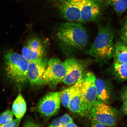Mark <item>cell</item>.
Returning a JSON list of instances; mask_svg holds the SVG:
<instances>
[{
    "label": "cell",
    "mask_w": 127,
    "mask_h": 127,
    "mask_svg": "<svg viewBox=\"0 0 127 127\" xmlns=\"http://www.w3.org/2000/svg\"><path fill=\"white\" fill-rule=\"evenodd\" d=\"M57 36L63 45L74 50L83 49L88 42V35L85 29L77 23L67 22L60 24Z\"/></svg>",
    "instance_id": "6da1fadb"
},
{
    "label": "cell",
    "mask_w": 127,
    "mask_h": 127,
    "mask_svg": "<svg viewBox=\"0 0 127 127\" xmlns=\"http://www.w3.org/2000/svg\"><path fill=\"white\" fill-rule=\"evenodd\" d=\"M4 59L5 72L8 78L19 85L28 82L29 61L23 55L8 51L4 54Z\"/></svg>",
    "instance_id": "7a4b0ae2"
},
{
    "label": "cell",
    "mask_w": 127,
    "mask_h": 127,
    "mask_svg": "<svg viewBox=\"0 0 127 127\" xmlns=\"http://www.w3.org/2000/svg\"><path fill=\"white\" fill-rule=\"evenodd\" d=\"M114 39L113 31L110 27H100L94 42L87 52V54L94 57L97 61L110 59L115 48Z\"/></svg>",
    "instance_id": "3957f363"
},
{
    "label": "cell",
    "mask_w": 127,
    "mask_h": 127,
    "mask_svg": "<svg viewBox=\"0 0 127 127\" xmlns=\"http://www.w3.org/2000/svg\"><path fill=\"white\" fill-rule=\"evenodd\" d=\"M66 73V68L64 62L59 59L52 58L48 62L39 85H48L55 86L62 82Z\"/></svg>",
    "instance_id": "277c9868"
},
{
    "label": "cell",
    "mask_w": 127,
    "mask_h": 127,
    "mask_svg": "<svg viewBox=\"0 0 127 127\" xmlns=\"http://www.w3.org/2000/svg\"><path fill=\"white\" fill-rule=\"evenodd\" d=\"M96 77L90 71L83 75V106L82 116L90 117L92 107L97 100V93L95 81Z\"/></svg>",
    "instance_id": "5b68a950"
},
{
    "label": "cell",
    "mask_w": 127,
    "mask_h": 127,
    "mask_svg": "<svg viewBox=\"0 0 127 127\" xmlns=\"http://www.w3.org/2000/svg\"><path fill=\"white\" fill-rule=\"evenodd\" d=\"M118 113L117 109L99 100L94 104L89 117L107 127L117 125Z\"/></svg>",
    "instance_id": "8992f818"
},
{
    "label": "cell",
    "mask_w": 127,
    "mask_h": 127,
    "mask_svg": "<svg viewBox=\"0 0 127 127\" xmlns=\"http://www.w3.org/2000/svg\"><path fill=\"white\" fill-rule=\"evenodd\" d=\"M62 91L49 93L41 99L35 107L36 111L45 120L58 113L60 106Z\"/></svg>",
    "instance_id": "52a82bcc"
},
{
    "label": "cell",
    "mask_w": 127,
    "mask_h": 127,
    "mask_svg": "<svg viewBox=\"0 0 127 127\" xmlns=\"http://www.w3.org/2000/svg\"><path fill=\"white\" fill-rule=\"evenodd\" d=\"M66 73L62 82L68 85H74L83 75L86 67L85 63L75 58L68 59L64 62Z\"/></svg>",
    "instance_id": "ba28073f"
},
{
    "label": "cell",
    "mask_w": 127,
    "mask_h": 127,
    "mask_svg": "<svg viewBox=\"0 0 127 127\" xmlns=\"http://www.w3.org/2000/svg\"><path fill=\"white\" fill-rule=\"evenodd\" d=\"M80 11V22L93 21L99 15L103 0H77Z\"/></svg>",
    "instance_id": "9c48e42d"
},
{
    "label": "cell",
    "mask_w": 127,
    "mask_h": 127,
    "mask_svg": "<svg viewBox=\"0 0 127 127\" xmlns=\"http://www.w3.org/2000/svg\"><path fill=\"white\" fill-rule=\"evenodd\" d=\"M83 75L71 87L70 96L68 108L73 113L82 115L83 106Z\"/></svg>",
    "instance_id": "30bf717a"
},
{
    "label": "cell",
    "mask_w": 127,
    "mask_h": 127,
    "mask_svg": "<svg viewBox=\"0 0 127 127\" xmlns=\"http://www.w3.org/2000/svg\"><path fill=\"white\" fill-rule=\"evenodd\" d=\"M48 61L44 58L29 61L28 77V82L31 85H39Z\"/></svg>",
    "instance_id": "8fae6325"
},
{
    "label": "cell",
    "mask_w": 127,
    "mask_h": 127,
    "mask_svg": "<svg viewBox=\"0 0 127 127\" xmlns=\"http://www.w3.org/2000/svg\"><path fill=\"white\" fill-rule=\"evenodd\" d=\"M22 53L29 61H34L44 58L45 48L39 39L34 38L28 41L22 49Z\"/></svg>",
    "instance_id": "7c38bea8"
},
{
    "label": "cell",
    "mask_w": 127,
    "mask_h": 127,
    "mask_svg": "<svg viewBox=\"0 0 127 127\" xmlns=\"http://www.w3.org/2000/svg\"><path fill=\"white\" fill-rule=\"evenodd\" d=\"M60 12L68 22H80V11L77 0H67L62 3Z\"/></svg>",
    "instance_id": "4fadbf2b"
},
{
    "label": "cell",
    "mask_w": 127,
    "mask_h": 127,
    "mask_svg": "<svg viewBox=\"0 0 127 127\" xmlns=\"http://www.w3.org/2000/svg\"><path fill=\"white\" fill-rule=\"evenodd\" d=\"M97 99L109 104L112 97V92L110 86L105 81L100 79H96L95 81Z\"/></svg>",
    "instance_id": "5bb4252c"
},
{
    "label": "cell",
    "mask_w": 127,
    "mask_h": 127,
    "mask_svg": "<svg viewBox=\"0 0 127 127\" xmlns=\"http://www.w3.org/2000/svg\"><path fill=\"white\" fill-rule=\"evenodd\" d=\"M114 63L127 64V46L121 41L116 43L113 55Z\"/></svg>",
    "instance_id": "9a60e30c"
},
{
    "label": "cell",
    "mask_w": 127,
    "mask_h": 127,
    "mask_svg": "<svg viewBox=\"0 0 127 127\" xmlns=\"http://www.w3.org/2000/svg\"><path fill=\"white\" fill-rule=\"evenodd\" d=\"M27 105L23 96L19 94L12 106V112L17 118L21 119L26 112Z\"/></svg>",
    "instance_id": "2e32d148"
},
{
    "label": "cell",
    "mask_w": 127,
    "mask_h": 127,
    "mask_svg": "<svg viewBox=\"0 0 127 127\" xmlns=\"http://www.w3.org/2000/svg\"><path fill=\"white\" fill-rule=\"evenodd\" d=\"M106 5L111 6L117 15H122L127 9V0H105Z\"/></svg>",
    "instance_id": "e0dca14e"
},
{
    "label": "cell",
    "mask_w": 127,
    "mask_h": 127,
    "mask_svg": "<svg viewBox=\"0 0 127 127\" xmlns=\"http://www.w3.org/2000/svg\"><path fill=\"white\" fill-rule=\"evenodd\" d=\"M114 73L116 78L120 81L127 80V64L114 63Z\"/></svg>",
    "instance_id": "ac0fdd59"
},
{
    "label": "cell",
    "mask_w": 127,
    "mask_h": 127,
    "mask_svg": "<svg viewBox=\"0 0 127 127\" xmlns=\"http://www.w3.org/2000/svg\"><path fill=\"white\" fill-rule=\"evenodd\" d=\"M73 119L67 114L56 119L49 125V127H67L70 123H72Z\"/></svg>",
    "instance_id": "d6986e66"
},
{
    "label": "cell",
    "mask_w": 127,
    "mask_h": 127,
    "mask_svg": "<svg viewBox=\"0 0 127 127\" xmlns=\"http://www.w3.org/2000/svg\"><path fill=\"white\" fill-rule=\"evenodd\" d=\"M14 114L12 111L7 110L0 115V127L10 123L13 120Z\"/></svg>",
    "instance_id": "ffe728a7"
},
{
    "label": "cell",
    "mask_w": 127,
    "mask_h": 127,
    "mask_svg": "<svg viewBox=\"0 0 127 127\" xmlns=\"http://www.w3.org/2000/svg\"><path fill=\"white\" fill-rule=\"evenodd\" d=\"M71 87L62 91L60 98L61 103L65 108H68L70 96Z\"/></svg>",
    "instance_id": "44dd1931"
},
{
    "label": "cell",
    "mask_w": 127,
    "mask_h": 127,
    "mask_svg": "<svg viewBox=\"0 0 127 127\" xmlns=\"http://www.w3.org/2000/svg\"><path fill=\"white\" fill-rule=\"evenodd\" d=\"M21 119L16 118L13 120L10 123L4 125L3 127H18L20 125Z\"/></svg>",
    "instance_id": "7402d4cb"
},
{
    "label": "cell",
    "mask_w": 127,
    "mask_h": 127,
    "mask_svg": "<svg viewBox=\"0 0 127 127\" xmlns=\"http://www.w3.org/2000/svg\"><path fill=\"white\" fill-rule=\"evenodd\" d=\"M120 37L123 42L127 46V31L122 29Z\"/></svg>",
    "instance_id": "603a6c76"
},
{
    "label": "cell",
    "mask_w": 127,
    "mask_h": 127,
    "mask_svg": "<svg viewBox=\"0 0 127 127\" xmlns=\"http://www.w3.org/2000/svg\"><path fill=\"white\" fill-rule=\"evenodd\" d=\"M91 126L93 127H107L94 119H92Z\"/></svg>",
    "instance_id": "cb8c5ba5"
},
{
    "label": "cell",
    "mask_w": 127,
    "mask_h": 127,
    "mask_svg": "<svg viewBox=\"0 0 127 127\" xmlns=\"http://www.w3.org/2000/svg\"><path fill=\"white\" fill-rule=\"evenodd\" d=\"M121 97L122 99L124 101L127 99V86L122 92Z\"/></svg>",
    "instance_id": "d4e9b609"
},
{
    "label": "cell",
    "mask_w": 127,
    "mask_h": 127,
    "mask_svg": "<svg viewBox=\"0 0 127 127\" xmlns=\"http://www.w3.org/2000/svg\"><path fill=\"white\" fill-rule=\"evenodd\" d=\"M122 110L124 113L127 115V99L124 101L122 107Z\"/></svg>",
    "instance_id": "484cf974"
},
{
    "label": "cell",
    "mask_w": 127,
    "mask_h": 127,
    "mask_svg": "<svg viewBox=\"0 0 127 127\" xmlns=\"http://www.w3.org/2000/svg\"><path fill=\"white\" fill-rule=\"evenodd\" d=\"M38 125L34 123L33 122L31 121H28L27 122V123H25V126L24 127H38L39 126H38Z\"/></svg>",
    "instance_id": "4316f807"
},
{
    "label": "cell",
    "mask_w": 127,
    "mask_h": 127,
    "mask_svg": "<svg viewBox=\"0 0 127 127\" xmlns=\"http://www.w3.org/2000/svg\"><path fill=\"white\" fill-rule=\"evenodd\" d=\"M123 29L127 31V16L124 21Z\"/></svg>",
    "instance_id": "83f0119b"
},
{
    "label": "cell",
    "mask_w": 127,
    "mask_h": 127,
    "mask_svg": "<svg viewBox=\"0 0 127 127\" xmlns=\"http://www.w3.org/2000/svg\"><path fill=\"white\" fill-rule=\"evenodd\" d=\"M50 0L53 1H58V2L62 3L65 1L67 0Z\"/></svg>",
    "instance_id": "f1b7e54d"
}]
</instances>
